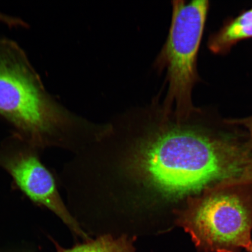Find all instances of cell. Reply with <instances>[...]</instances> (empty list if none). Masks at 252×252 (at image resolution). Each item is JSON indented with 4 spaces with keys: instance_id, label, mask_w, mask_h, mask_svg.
<instances>
[{
    "instance_id": "3",
    "label": "cell",
    "mask_w": 252,
    "mask_h": 252,
    "mask_svg": "<svg viewBox=\"0 0 252 252\" xmlns=\"http://www.w3.org/2000/svg\"><path fill=\"white\" fill-rule=\"evenodd\" d=\"M175 222L203 252H240L251 248L250 214L234 194H214L189 205Z\"/></svg>"
},
{
    "instance_id": "2",
    "label": "cell",
    "mask_w": 252,
    "mask_h": 252,
    "mask_svg": "<svg viewBox=\"0 0 252 252\" xmlns=\"http://www.w3.org/2000/svg\"><path fill=\"white\" fill-rule=\"evenodd\" d=\"M209 8L206 0L173 1L168 36L154 62L158 73L166 72L163 105L178 116L190 115L197 109L192 93L199 80L197 57Z\"/></svg>"
},
{
    "instance_id": "9",
    "label": "cell",
    "mask_w": 252,
    "mask_h": 252,
    "mask_svg": "<svg viewBox=\"0 0 252 252\" xmlns=\"http://www.w3.org/2000/svg\"><path fill=\"white\" fill-rule=\"evenodd\" d=\"M249 252H252V246H251V248L250 249V250L249 251Z\"/></svg>"
},
{
    "instance_id": "5",
    "label": "cell",
    "mask_w": 252,
    "mask_h": 252,
    "mask_svg": "<svg viewBox=\"0 0 252 252\" xmlns=\"http://www.w3.org/2000/svg\"><path fill=\"white\" fill-rule=\"evenodd\" d=\"M252 38V8L229 19L208 41L210 51L224 55L242 40Z\"/></svg>"
},
{
    "instance_id": "1",
    "label": "cell",
    "mask_w": 252,
    "mask_h": 252,
    "mask_svg": "<svg viewBox=\"0 0 252 252\" xmlns=\"http://www.w3.org/2000/svg\"><path fill=\"white\" fill-rule=\"evenodd\" d=\"M0 118L39 150L57 147L77 153L103 129L53 96L24 50L7 37L0 38Z\"/></svg>"
},
{
    "instance_id": "4",
    "label": "cell",
    "mask_w": 252,
    "mask_h": 252,
    "mask_svg": "<svg viewBox=\"0 0 252 252\" xmlns=\"http://www.w3.org/2000/svg\"><path fill=\"white\" fill-rule=\"evenodd\" d=\"M39 150L14 133L0 143V168L34 203L58 216L74 234L84 241L91 238L83 231L63 201L52 173L41 162Z\"/></svg>"
},
{
    "instance_id": "7",
    "label": "cell",
    "mask_w": 252,
    "mask_h": 252,
    "mask_svg": "<svg viewBox=\"0 0 252 252\" xmlns=\"http://www.w3.org/2000/svg\"><path fill=\"white\" fill-rule=\"evenodd\" d=\"M0 23L9 28H28V24L21 18L0 11Z\"/></svg>"
},
{
    "instance_id": "8",
    "label": "cell",
    "mask_w": 252,
    "mask_h": 252,
    "mask_svg": "<svg viewBox=\"0 0 252 252\" xmlns=\"http://www.w3.org/2000/svg\"><path fill=\"white\" fill-rule=\"evenodd\" d=\"M235 122L244 124L246 126H247L249 129H250L252 134V117L242 120V121H239V122L238 121Z\"/></svg>"
},
{
    "instance_id": "6",
    "label": "cell",
    "mask_w": 252,
    "mask_h": 252,
    "mask_svg": "<svg viewBox=\"0 0 252 252\" xmlns=\"http://www.w3.org/2000/svg\"><path fill=\"white\" fill-rule=\"evenodd\" d=\"M135 239L128 235L119 236L102 234L96 239H91L70 249H64L54 241L57 252H136L134 246Z\"/></svg>"
}]
</instances>
